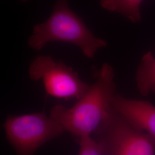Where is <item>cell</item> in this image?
Here are the masks:
<instances>
[{"mask_svg": "<svg viewBox=\"0 0 155 155\" xmlns=\"http://www.w3.org/2000/svg\"><path fill=\"white\" fill-rule=\"evenodd\" d=\"M18 1H21V2H27L28 0H18Z\"/></svg>", "mask_w": 155, "mask_h": 155, "instance_id": "30bf717a", "label": "cell"}, {"mask_svg": "<svg viewBox=\"0 0 155 155\" xmlns=\"http://www.w3.org/2000/svg\"><path fill=\"white\" fill-rule=\"evenodd\" d=\"M111 107L134 127L155 138V106L152 103L127 99L116 94Z\"/></svg>", "mask_w": 155, "mask_h": 155, "instance_id": "8992f818", "label": "cell"}, {"mask_svg": "<svg viewBox=\"0 0 155 155\" xmlns=\"http://www.w3.org/2000/svg\"><path fill=\"white\" fill-rule=\"evenodd\" d=\"M136 81L139 93L142 95L155 94V57L150 51L146 53L141 60Z\"/></svg>", "mask_w": 155, "mask_h": 155, "instance_id": "52a82bcc", "label": "cell"}, {"mask_svg": "<svg viewBox=\"0 0 155 155\" xmlns=\"http://www.w3.org/2000/svg\"><path fill=\"white\" fill-rule=\"evenodd\" d=\"M6 139L17 155H34L36 150L64 130L45 112L9 115L4 124Z\"/></svg>", "mask_w": 155, "mask_h": 155, "instance_id": "3957f363", "label": "cell"}, {"mask_svg": "<svg viewBox=\"0 0 155 155\" xmlns=\"http://www.w3.org/2000/svg\"><path fill=\"white\" fill-rule=\"evenodd\" d=\"M28 75L33 81L43 82L48 95L59 99L78 101L90 86L71 67L50 55L35 58L29 66Z\"/></svg>", "mask_w": 155, "mask_h": 155, "instance_id": "5b68a950", "label": "cell"}, {"mask_svg": "<svg viewBox=\"0 0 155 155\" xmlns=\"http://www.w3.org/2000/svg\"><path fill=\"white\" fill-rule=\"evenodd\" d=\"M61 41L76 45L88 59L107 47L105 40L97 38L83 20L70 8L67 0H57L50 16L36 24L28 40V45L36 51L48 43Z\"/></svg>", "mask_w": 155, "mask_h": 155, "instance_id": "7a4b0ae2", "label": "cell"}, {"mask_svg": "<svg viewBox=\"0 0 155 155\" xmlns=\"http://www.w3.org/2000/svg\"><path fill=\"white\" fill-rule=\"evenodd\" d=\"M116 94L114 70L105 63L98 72L95 83L75 105L70 107L61 104L54 106L50 116L77 139L91 136L109 116Z\"/></svg>", "mask_w": 155, "mask_h": 155, "instance_id": "6da1fadb", "label": "cell"}, {"mask_svg": "<svg viewBox=\"0 0 155 155\" xmlns=\"http://www.w3.org/2000/svg\"><path fill=\"white\" fill-rule=\"evenodd\" d=\"M77 143L79 146L78 155H104L100 143L91 136L78 138Z\"/></svg>", "mask_w": 155, "mask_h": 155, "instance_id": "9c48e42d", "label": "cell"}, {"mask_svg": "<svg viewBox=\"0 0 155 155\" xmlns=\"http://www.w3.org/2000/svg\"><path fill=\"white\" fill-rule=\"evenodd\" d=\"M95 133L104 155H155V137L134 127L113 108Z\"/></svg>", "mask_w": 155, "mask_h": 155, "instance_id": "277c9868", "label": "cell"}, {"mask_svg": "<svg viewBox=\"0 0 155 155\" xmlns=\"http://www.w3.org/2000/svg\"><path fill=\"white\" fill-rule=\"evenodd\" d=\"M144 0H100V5L108 11L121 14L131 22L141 21L140 6Z\"/></svg>", "mask_w": 155, "mask_h": 155, "instance_id": "ba28073f", "label": "cell"}]
</instances>
